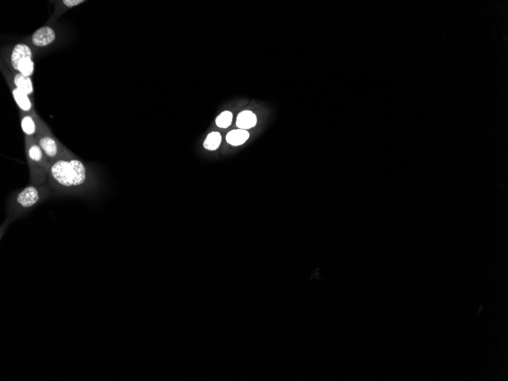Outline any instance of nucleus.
Segmentation results:
<instances>
[{"label":"nucleus","mask_w":508,"mask_h":381,"mask_svg":"<svg viewBox=\"0 0 508 381\" xmlns=\"http://www.w3.org/2000/svg\"><path fill=\"white\" fill-rule=\"evenodd\" d=\"M221 142V136L220 133H217V132H212V133H209L208 135L206 140L204 141L203 145H204V148L206 150H209V151H214V150H216L219 147Z\"/></svg>","instance_id":"10"},{"label":"nucleus","mask_w":508,"mask_h":381,"mask_svg":"<svg viewBox=\"0 0 508 381\" xmlns=\"http://www.w3.org/2000/svg\"><path fill=\"white\" fill-rule=\"evenodd\" d=\"M56 40V32L50 26H44L35 31L32 35L31 41L32 44L37 47H45L54 42Z\"/></svg>","instance_id":"3"},{"label":"nucleus","mask_w":508,"mask_h":381,"mask_svg":"<svg viewBox=\"0 0 508 381\" xmlns=\"http://www.w3.org/2000/svg\"><path fill=\"white\" fill-rule=\"evenodd\" d=\"M39 194L35 187H29L18 194L17 202L24 208L33 207L39 200Z\"/></svg>","instance_id":"6"},{"label":"nucleus","mask_w":508,"mask_h":381,"mask_svg":"<svg viewBox=\"0 0 508 381\" xmlns=\"http://www.w3.org/2000/svg\"><path fill=\"white\" fill-rule=\"evenodd\" d=\"M10 64L15 72L31 77L35 71L32 49L26 44H17L10 54Z\"/></svg>","instance_id":"2"},{"label":"nucleus","mask_w":508,"mask_h":381,"mask_svg":"<svg viewBox=\"0 0 508 381\" xmlns=\"http://www.w3.org/2000/svg\"><path fill=\"white\" fill-rule=\"evenodd\" d=\"M257 122V116L253 112L244 110L238 115L236 124L237 127L241 130H247L255 127Z\"/></svg>","instance_id":"8"},{"label":"nucleus","mask_w":508,"mask_h":381,"mask_svg":"<svg viewBox=\"0 0 508 381\" xmlns=\"http://www.w3.org/2000/svg\"><path fill=\"white\" fill-rule=\"evenodd\" d=\"M12 81L14 84L20 90L24 92V93L29 95V96L33 95L34 86L31 77L24 76L18 72L12 73Z\"/></svg>","instance_id":"7"},{"label":"nucleus","mask_w":508,"mask_h":381,"mask_svg":"<svg viewBox=\"0 0 508 381\" xmlns=\"http://www.w3.org/2000/svg\"><path fill=\"white\" fill-rule=\"evenodd\" d=\"M5 76H6V80H7L8 84H9V87H10V90L12 91V96H13L14 100H15V103H16L17 105L18 106V107H19L22 111H32V107H33V104H32V101H31L30 98H29V95H27L26 93H24V92L20 90V89H18V87L14 84L12 78L9 76V73H5Z\"/></svg>","instance_id":"4"},{"label":"nucleus","mask_w":508,"mask_h":381,"mask_svg":"<svg viewBox=\"0 0 508 381\" xmlns=\"http://www.w3.org/2000/svg\"><path fill=\"white\" fill-rule=\"evenodd\" d=\"M38 145L49 158H54L59 155V143L51 136L49 135L41 136L38 139Z\"/></svg>","instance_id":"5"},{"label":"nucleus","mask_w":508,"mask_h":381,"mask_svg":"<svg viewBox=\"0 0 508 381\" xmlns=\"http://www.w3.org/2000/svg\"><path fill=\"white\" fill-rule=\"evenodd\" d=\"M233 115L230 111H224L216 118L217 127L220 128H228L232 124Z\"/></svg>","instance_id":"13"},{"label":"nucleus","mask_w":508,"mask_h":381,"mask_svg":"<svg viewBox=\"0 0 508 381\" xmlns=\"http://www.w3.org/2000/svg\"><path fill=\"white\" fill-rule=\"evenodd\" d=\"M59 3L60 4L64 6V9H71V8L75 7V6L86 3V1L84 0H64V1H61Z\"/></svg>","instance_id":"14"},{"label":"nucleus","mask_w":508,"mask_h":381,"mask_svg":"<svg viewBox=\"0 0 508 381\" xmlns=\"http://www.w3.org/2000/svg\"><path fill=\"white\" fill-rule=\"evenodd\" d=\"M44 153L41 147L37 143H31L27 149L29 158L34 162L42 163L44 157Z\"/></svg>","instance_id":"11"},{"label":"nucleus","mask_w":508,"mask_h":381,"mask_svg":"<svg viewBox=\"0 0 508 381\" xmlns=\"http://www.w3.org/2000/svg\"><path fill=\"white\" fill-rule=\"evenodd\" d=\"M53 179L64 187H75L84 184L86 168L78 159H60L50 167Z\"/></svg>","instance_id":"1"},{"label":"nucleus","mask_w":508,"mask_h":381,"mask_svg":"<svg viewBox=\"0 0 508 381\" xmlns=\"http://www.w3.org/2000/svg\"><path fill=\"white\" fill-rule=\"evenodd\" d=\"M250 137V134L247 130H235L229 132L226 136V140L230 145L234 146L243 145Z\"/></svg>","instance_id":"9"},{"label":"nucleus","mask_w":508,"mask_h":381,"mask_svg":"<svg viewBox=\"0 0 508 381\" xmlns=\"http://www.w3.org/2000/svg\"><path fill=\"white\" fill-rule=\"evenodd\" d=\"M21 128L27 136H32L36 132V123L30 115H24L21 119Z\"/></svg>","instance_id":"12"}]
</instances>
